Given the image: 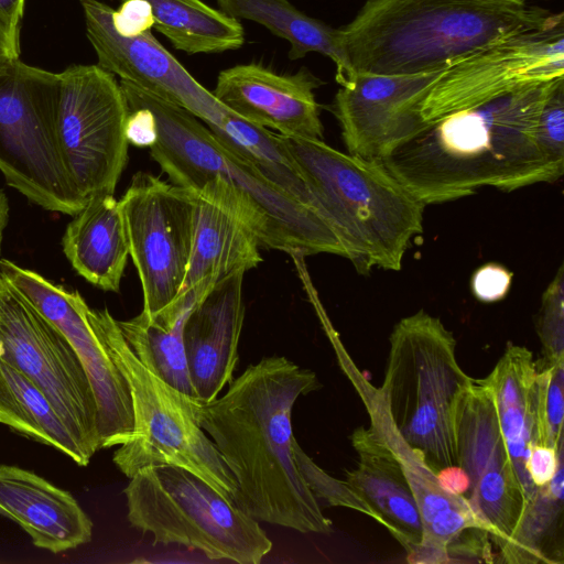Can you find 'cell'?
Segmentation results:
<instances>
[{"instance_id":"6da1fadb","label":"cell","mask_w":564,"mask_h":564,"mask_svg":"<svg viewBox=\"0 0 564 564\" xmlns=\"http://www.w3.org/2000/svg\"><path fill=\"white\" fill-rule=\"evenodd\" d=\"M319 387L311 369L272 356L248 366L223 397L197 401L198 423L236 479L234 505L257 521L302 533L333 531L293 453V406Z\"/></svg>"},{"instance_id":"7a4b0ae2","label":"cell","mask_w":564,"mask_h":564,"mask_svg":"<svg viewBox=\"0 0 564 564\" xmlns=\"http://www.w3.org/2000/svg\"><path fill=\"white\" fill-rule=\"evenodd\" d=\"M555 79L424 121L379 162L425 206L482 186L511 192L556 182L562 174L536 142L539 115Z\"/></svg>"},{"instance_id":"3957f363","label":"cell","mask_w":564,"mask_h":564,"mask_svg":"<svg viewBox=\"0 0 564 564\" xmlns=\"http://www.w3.org/2000/svg\"><path fill=\"white\" fill-rule=\"evenodd\" d=\"M129 109H149L156 124L151 156L172 184L226 204L265 249L348 259L343 242L314 208L290 196L253 164L220 141L186 109L120 80Z\"/></svg>"},{"instance_id":"277c9868","label":"cell","mask_w":564,"mask_h":564,"mask_svg":"<svg viewBox=\"0 0 564 564\" xmlns=\"http://www.w3.org/2000/svg\"><path fill=\"white\" fill-rule=\"evenodd\" d=\"M562 19L563 12L514 0H366L339 31L355 73L409 75L446 69Z\"/></svg>"},{"instance_id":"5b68a950","label":"cell","mask_w":564,"mask_h":564,"mask_svg":"<svg viewBox=\"0 0 564 564\" xmlns=\"http://www.w3.org/2000/svg\"><path fill=\"white\" fill-rule=\"evenodd\" d=\"M355 268L399 271L425 205L379 162L340 152L324 140L281 135Z\"/></svg>"},{"instance_id":"8992f818","label":"cell","mask_w":564,"mask_h":564,"mask_svg":"<svg viewBox=\"0 0 564 564\" xmlns=\"http://www.w3.org/2000/svg\"><path fill=\"white\" fill-rule=\"evenodd\" d=\"M389 344L380 391L393 425L435 474L457 466L455 409L471 378L452 332L421 310L395 324Z\"/></svg>"},{"instance_id":"52a82bcc","label":"cell","mask_w":564,"mask_h":564,"mask_svg":"<svg viewBox=\"0 0 564 564\" xmlns=\"http://www.w3.org/2000/svg\"><path fill=\"white\" fill-rule=\"evenodd\" d=\"M89 322L128 381L133 433L112 460L128 478L152 465H174L195 474L234 503L237 482L197 419L198 398L171 386L133 354L108 308L88 310Z\"/></svg>"},{"instance_id":"ba28073f","label":"cell","mask_w":564,"mask_h":564,"mask_svg":"<svg viewBox=\"0 0 564 564\" xmlns=\"http://www.w3.org/2000/svg\"><path fill=\"white\" fill-rule=\"evenodd\" d=\"M130 524L154 541L210 560L258 564L272 550L259 522L195 474L174 465L138 470L123 489Z\"/></svg>"},{"instance_id":"9c48e42d","label":"cell","mask_w":564,"mask_h":564,"mask_svg":"<svg viewBox=\"0 0 564 564\" xmlns=\"http://www.w3.org/2000/svg\"><path fill=\"white\" fill-rule=\"evenodd\" d=\"M58 90L59 74L20 58L0 68V172L31 203L73 216L86 199L59 155Z\"/></svg>"},{"instance_id":"30bf717a","label":"cell","mask_w":564,"mask_h":564,"mask_svg":"<svg viewBox=\"0 0 564 564\" xmlns=\"http://www.w3.org/2000/svg\"><path fill=\"white\" fill-rule=\"evenodd\" d=\"M58 74L55 133L65 170L85 199L115 194L129 145L120 85L98 65H72Z\"/></svg>"},{"instance_id":"8fae6325","label":"cell","mask_w":564,"mask_h":564,"mask_svg":"<svg viewBox=\"0 0 564 564\" xmlns=\"http://www.w3.org/2000/svg\"><path fill=\"white\" fill-rule=\"evenodd\" d=\"M0 359L42 390L84 447L100 449L96 401L76 351L1 273Z\"/></svg>"},{"instance_id":"7c38bea8","label":"cell","mask_w":564,"mask_h":564,"mask_svg":"<svg viewBox=\"0 0 564 564\" xmlns=\"http://www.w3.org/2000/svg\"><path fill=\"white\" fill-rule=\"evenodd\" d=\"M119 203L129 256L141 282V312L153 315L181 291L193 245L194 194L138 172Z\"/></svg>"},{"instance_id":"4fadbf2b","label":"cell","mask_w":564,"mask_h":564,"mask_svg":"<svg viewBox=\"0 0 564 564\" xmlns=\"http://www.w3.org/2000/svg\"><path fill=\"white\" fill-rule=\"evenodd\" d=\"M454 429L457 466L469 482L464 497L500 554L519 524L527 500L491 392L482 379L471 378L459 395Z\"/></svg>"},{"instance_id":"5bb4252c","label":"cell","mask_w":564,"mask_h":564,"mask_svg":"<svg viewBox=\"0 0 564 564\" xmlns=\"http://www.w3.org/2000/svg\"><path fill=\"white\" fill-rule=\"evenodd\" d=\"M340 362L370 417V425L380 434L400 463L416 500L424 534L413 563H448L460 556L491 554L489 536L473 513L467 500L444 489L437 475L423 457L399 434L388 413L380 388L372 386L344 354Z\"/></svg>"},{"instance_id":"9a60e30c","label":"cell","mask_w":564,"mask_h":564,"mask_svg":"<svg viewBox=\"0 0 564 564\" xmlns=\"http://www.w3.org/2000/svg\"><path fill=\"white\" fill-rule=\"evenodd\" d=\"M564 76V19L520 33L447 67L424 99L425 122L470 108L519 87Z\"/></svg>"},{"instance_id":"2e32d148","label":"cell","mask_w":564,"mask_h":564,"mask_svg":"<svg viewBox=\"0 0 564 564\" xmlns=\"http://www.w3.org/2000/svg\"><path fill=\"white\" fill-rule=\"evenodd\" d=\"M0 273L64 334L76 351L96 401L100 449L128 442L134 425L130 388L93 328L83 296L8 259L0 260Z\"/></svg>"},{"instance_id":"e0dca14e","label":"cell","mask_w":564,"mask_h":564,"mask_svg":"<svg viewBox=\"0 0 564 564\" xmlns=\"http://www.w3.org/2000/svg\"><path fill=\"white\" fill-rule=\"evenodd\" d=\"M445 69L409 75L355 73L337 90L333 111L349 154L380 161L424 123L421 108Z\"/></svg>"},{"instance_id":"ac0fdd59","label":"cell","mask_w":564,"mask_h":564,"mask_svg":"<svg viewBox=\"0 0 564 564\" xmlns=\"http://www.w3.org/2000/svg\"><path fill=\"white\" fill-rule=\"evenodd\" d=\"M79 1L99 67L186 109L207 127L221 124L229 110L150 31L121 36L112 25L111 7L99 0Z\"/></svg>"},{"instance_id":"d6986e66","label":"cell","mask_w":564,"mask_h":564,"mask_svg":"<svg viewBox=\"0 0 564 564\" xmlns=\"http://www.w3.org/2000/svg\"><path fill=\"white\" fill-rule=\"evenodd\" d=\"M323 84L305 67L289 75L250 63L221 70L212 93L223 107L254 126L289 138L324 140L314 94Z\"/></svg>"},{"instance_id":"ffe728a7","label":"cell","mask_w":564,"mask_h":564,"mask_svg":"<svg viewBox=\"0 0 564 564\" xmlns=\"http://www.w3.org/2000/svg\"><path fill=\"white\" fill-rule=\"evenodd\" d=\"M245 273L237 271L216 282L184 324L187 370L196 397L203 401L216 399L234 379L245 319Z\"/></svg>"},{"instance_id":"44dd1931","label":"cell","mask_w":564,"mask_h":564,"mask_svg":"<svg viewBox=\"0 0 564 564\" xmlns=\"http://www.w3.org/2000/svg\"><path fill=\"white\" fill-rule=\"evenodd\" d=\"M358 462L346 470V482L369 507L375 521L403 546L413 563L423 541V523L416 500L399 460L370 425L359 426L351 436Z\"/></svg>"},{"instance_id":"7402d4cb","label":"cell","mask_w":564,"mask_h":564,"mask_svg":"<svg viewBox=\"0 0 564 564\" xmlns=\"http://www.w3.org/2000/svg\"><path fill=\"white\" fill-rule=\"evenodd\" d=\"M0 513L14 520L35 546L53 553L91 539L93 522L68 491L17 466L0 465Z\"/></svg>"},{"instance_id":"603a6c76","label":"cell","mask_w":564,"mask_h":564,"mask_svg":"<svg viewBox=\"0 0 564 564\" xmlns=\"http://www.w3.org/2000/svg\"><path fill=\"white\" fill-rule=\"evenodd\" d=\"M193 194L192 252L177 296L193 293L203 297L223 278L256 268L262 257L258 237L237 213L210 195Z\"/></svg>"},{"instance_id":"cb8c5ba5","label":"cell","mask_w":564,"mask_h":564,"mask_svg":"<svg viewBox=\"0 0 564 564\" xmlns=\"http://www.w3.org/2000/svg\"><path fill=\"white\" fill-rule=\"evenodd\" d=\"M482 380L491 392L500 431L528 503L539 489L527 471L529 454L538 444L536 361L527 347L508 343Z\"/></svg>"},{"instance_id":"d4e9b609","label":"cell","mask_w":564,"mask_h":564,"mask_svg":"<svg viewBox=\"0 0 564 564\" xmlns=\"http://www.w3.org/2000/svg\"><path fill=\"white\" fill-rule=\"evenodd\" d=\"M62 246L80 276L104 291L118 292L129 245L120 203L113 194L87 197L67 225Z\"/></svg>"},{"instance_id":"484cf974","label":"cell","mask_w":564,"mask_h":564,"mask_svg":"<svg viewBox=\"0 0 564 564\" xmlns=\"http://www.w3.org/2000/svg\"><path fill=\"white\" fill-rule=\"evenodd\" d=\"M221 12L234 19L256 22L290 43L289 58L319 53L336 66L339 85L355 75L345 52L339 28L308 17L289 0H216Z\"/></svg>"},{"instance_id":"4316f807","label":"cell","mask_w":564,"mask_h":564,"mask_svg":"<svg viewBox=\"0 0 564 564\" xmlns=\"http://www.w3.org/2000/svg\"><path fill=\"white\" fill-rule=\"evenodd\" d=\"M199 300L189 294L176 297L153 315L142 312L118 326L138 359L180 391L197 398L187 370L183 329Z\"/></svg>"},{"instance_id":"83f0119b","label":"cell","mask_w":564,"mask_h":564,"mask_svg":"<svg viewBox=\"0 0 564 564\" xmlns=\"http://www.w3.org/2000/svg\"><path fill=\"white\" fill-rule=\"evenodd\" d=\"M0 423L87 466L93 454L75 437L42 390L0 359Z\"/></svg>"},{"instance_id":"f1b7e54d","label":"cell","mask_w":564,"mask_h":564,"mask_svg":"<svg viewBox=\"0 0 564 564\" xmlns=\"http://www.w3.org/2000/svg\"><path fill=\"white\" fill-rule=\"evenodd\" d=\"M145 1L152 8L154 28L176 50L187 54L221 53L240 48L245 43L240 22L202 0Z\"/></svg>"},{"instance_id":"f546056e","label":"cell","mask_w":564,"mask_h":564,"mask_svg":"<svg viewBox=\"0 0 564 564\" xmlns=\"http://www.w3.org/2000/svg\"><path fill=\"white\" fill-rule=\"evenodd\" d=\"M208 128L220 141L253 164L272 183L299 202L318 212L281 134L254 126L230 111L226 113L220 126Z\"/></svg>"},{"instance_id":"4dcf8cb0","label":"cell","mask_w":564,"mask_h":564,"mask_svg":"<svg viewBox=\"0 0 564 564\" xmlns=\"http://www.w3.org/2000/svg\"><path fill=\"white\" fill-rule=\"evenodd\" d=\"M563 459L551 481L538 489L527 503L519 524L510 541L499 554L500 561L512 564L560 563V555L552 546L556 523L562 522Z\"/></svg>"},{"instance_id":"1f68e13d","label":"cell","mask_w":564,"mask_h":564,"mask_svg":"<svg viewBox=\"0 0 564 564\" xmlns=\"http://www.w3.org/2000/svg\"><path fill=\"white\" fill-rule=\"evenodd\" d=\"M538 444L557 449L563 445L564 361H536Z\"/></svg>"},{"instance_id":"d6a6232c","label":"cell","mask_w":564,"mask_h":564,"mask_svg":"<svg viewBox=\"0 0 564 564\" xmlns=\"http://www.w3.org/2000/svg\"><path fill=\"white\" fill-rule=\"evenodd\" d=\"M293 453L296 467L317 501L322 500L326 506L350 508L375 520L372 511L355 494L346 480L336 479L318 467L301 448L295 438L293 440Z\"/></svg>"},{"instance_id":"836d02e7","label":"cell","mask_w":564,"mask_h":564,"mask_svg":"<svg viewBox=\"0 0 564 564\" xmlns=\"http://www.w3.org/2000/svg\"><path fill=\"white\" fill-rule=\"evenodd\" d=\"M536 330L543 360L564 361V269L561 265L542 295Z\"/></svg>"},{"instance_id":"e575fe53","label":"cell","mask_w":564,"mask_h":564,"mask_svg":"<svg viewBox=\"0 0 564 564\" xmlns=\"http://www.w3.org/2000/svg\"><path fill=\"white\" fill-rule=\"evenodd\" d=\"M536 142L549 163L564 173V76L555 79L539 115Z\"/></svg>"},{"instance_id":"d590c367","label":"cell","mask_w":564,"mask_h":564,"mask_svg":"<svg viewBox=\"0 0 564 564\" xmlns=\"http://www.w3.org/2000/svg\"><path fill=\"white\" fill-rule=\"evenodd\" d=\"M112 25L124 37L140 35L154 28L155 20L150 3L145 0H124L112 11Z\"/></svg>"},{"instance_id":"8d00e7d4","label":"cell","mask_w":564,"mask_h":564,"mask_svg":"<svg viewBox=\"0 0 564 564\" xmlns=\"http://www.w3.org/2000/svg\"><path fill=\"white\" fill-rule=\"evenodd\" d=\"M512 273L498 263H487L478 268L471 276L473 294L481 302H496L510 290Z\"/></svg>"},{"instance_id":"74e56055","label":"cell","mask_w":564,"mask_h":564,"mask_svg":"<svg viewBox=\"0 0 564 564\" xmlns=\"http://www.w3.org/2000/svg\"><path fill=\"white\" fill-rule=\"evenodd\" d=\"M562 459L563 445L557 449L542 444L534 445L527 460V471L533 485L536 488L546 486Z\"/></svg>"},{"instance_id":"f35d334b","label":"cell","mask_w":564,"mask_h":564,"mask_svg":"<svg viewBox=\"0 0 564 564\" xmlns=\"http://www.w3.org/2000/svg\"><path fill=\"white\" fill-rule=\"evenodd\" d=\"M126 137L129 143L150 148L156 139V124L149 109L142 107L129 109Z\"/></svg>"},{"instance_id":"ab89813d","label":"cell","mask_w":564,"mask_h":564,"mask_svg":"<svg viewBox=\"0 0 564 564\" xmlns=\"http://www.w3.org/2000/svg\"><path fill=\"white\" fill-rule=\"evenodd\" d=\"M19 36L0 19V68L20 58Z\"/></svg>"},{"instance_id":"60d3db41","label":"cell","mask_w":564,"mask_h":564,"mask_svg":"<svg viewBox=\"0 0 564 564\" xmlns=\"http://www.w3.org/2000/svg\"><path fill=\"white\" fill-rule=\"evenodd\" d=\"M436 475L444 489L452 494L460 495L464 497L468 489L469 482L468 477L460 467H448L440 470Z\"/></svg>"},{"instance_id":"b9f144b4","label":"cell","mask_w":564,"mask_h":564,"mask_svg":"<svg viewBox=\"0 0 564 564\" xmlns=\"http://www.w3.org/2000/svg\"><path fill=\"white\" fill-rule=\"evenodd\" d=\"M24 6L25 0H0V19L19 34Z\"/></svg>"},{"instance_id":"7bdbcfd3","label":"cell","mask_w":564,"mask_h":564,"mask_svg":"<svg viewBox=\"0 0 564 564\" xmlns=\"http://www.w3.org/2000/svg\"><path fill=\"white\" fill-rule=\"evenodd\" d=\"M9 219V202L6 194L0 189V252L3 238V231Z\"/></svg>"},{"instance_id":"ee69618b","label":"cell","mask_w":564,"mask_h":564,"mask_svg":"<svg viewBox=\"0 0 564 564\" xmlns=\"http://www.w3.org/2000/svg\"><path fill=\"white\" fill-rule=\"evenodd\" d=\"M514 1L520 2V3H528V1H530V0H514Z\"/></svg>"}]
</instances>
